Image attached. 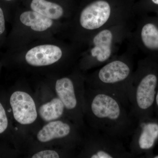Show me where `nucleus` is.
<instances>
[{"instance_id":"nucleus-1","label":"nucleus","mask_w":158,"mask_h":158,"mask_svg":"<svg viewBox=\"0 0 158 158\" xmlns=\"http://www.w3.org/2000/svg\"><path fill=\"white\" fill-rule=\"evenodd\" d=\"M135 0H90L76 9L67 37L79 47L93 34L134 19Z\"/></svg>"},{"instance_id":"nucleus-2","label":"nucleus","mask_w":158,"mask_h":158,"mask_svg":"<svg viewBox=\"0 0 158 158\" xmlns=\"http://www.w3.org/2000/svg\"><path fill=\"white\" fill-rule=\"evenodd\" d=\"M85 101V111L93 129L122 141L132 135L138 120L116 97L90 88Z\"/></svg>"},{"instance_id":"nucleus-3","label":"nucleus","mask_w":158,"mask_h":158,"mask_svg":"<svg viewBox=\"0 0 158 158\" xmlns=\"http://www.w3.org/2000/svg\"><path fill=\"white\" fill-rule=\"evenodd\" d=\"M131 20L110 26L93 34L79 47V69L98 68L117 57L123 44L129 41Z\"/></svg>"},{"instance_id":"nucleus-4","label":"nucleus","mask_w":158,"mask_h":158,"mask_svg":"<svg viewBox=\"0 0 158 158\" xmlns=\"http://www.w3.org/2000/svg\"><path fill=\"white\" fill-rule=\"evenodd\" d=\"M12 27L5 47L10 53L38 40L47 37H66L68 26L27 9L17 10L11 22Z\"/></svg>"},{"instance_id":"nucleus-5","label":"nucleus","mask_w":158,"mask_h":158,"mask_svg":"<svg viewBox=\"0 0 158 158\" xmlns=\"http://www.w3.org/2000/svg\"><path fill=\"white\" fill-rule=\"evenodd\" d=\"M134 54L130 45L127 51L85 77L90 88L112 94L130 109L128 94L135 71Z\"/></svg>"},{"instance_id":"nucleus-6","label":"nucleus","mask_w":158,"mask_h":158,"mask_svg":"<svg viewBox=\"0 0 158 158\" xmlns=\"http://www.w3.org/2000/svg\"><path fill=\"white\" fill-rule=\"evenodd\" d=\"M79 52L78 46L70 40L55 36L38 40L6 55L22 59L31 67L44 68L64 60L70 61L78 59Z\"/></svg>"},{"instance_id":"nucleus-7","label":"nucleus","mask_w":158,"mask_h":158,"mask_svg":"<svg viewBox=\"0 0 158 158\" xmlns=\"http://www.w3.org/2000/svg\"><path fill=\"white\" fill-rule=\"evenodd\" d=\"M158 83L156 73H144L141 64H138L134 71L128 94L130 111L138 121L144 119L145 113L152 107Z\"/></svg>"},{"instance_id":"nucleus-8","label":"nucleus","mask_w":158,"mask_h":158,"mask_svg":"<svg viewBox=\"0 0 158 158\" xmlns=\"http://www.w3.org/2000/svg\"><path fill=\"white\" fill-rule=\"evenodd\" d=\"M84 153L90 158H135L125 147L123 141L94 129Z\"/></svg>"},{"instance_id":"nucleus-9","label":"nucleus","mask_w":158,"mask_h":158,"mask_svg":"<svg viewBox=\"0 0 158 158\" xmlns=\"http://www.w3.org/2000/svg\"><path fill=\"white\" fill-rule=\"evenodd\" d=\"M85 80L84 76L79 69L69 76L64 77L56 81V91L59 98L62 101L66 110L77 113L81 118L82 113V95H79V90L82 89Z\"/></svg>"},{"instance_id":"nucleus-10","label":"nucleus","mask_w":158,"mask_h":158,"mask_svg":"<svg viewBox=\"0 0 158 158\" xmlns=\"http://www.w3.org/2000/svg\"><path fill=\"white\" fill-rule=\"evenodd\" d=\"M129 144L130 152L135 157L142 152L151 149L158 138V124L154 122L138 121Z\"/></svg>"},{"instance_id":"nucleus-11","label":"nucleus","mask_w":158,"mask_h":158,"mask_svg":"<svg viewBox=\"0 0 158 158\" xmlns=\"http://www.w3.org/2000/svg\"><path fill=\"white\" fill-rule=\"evenodd\" d=\"M10 103L14 118L20 124H31L37 119L35 102L28 94L22 91H15L11 94Z\"/></svg>"},{"instance_id":"nucleus-12","label":"nucleus","mask_w":158,"mask_h":158,"mask_svg":"<svg viewBox=\"0 0 158 158\" xmlns=\"http://www.w3.org/2000/svg\"><path fill=\"white\" fill-rule=\"evenodd\" d=\"M129 43L138 44L148 51H158V26L148 22L138 25L135 30L132 28Z\"/></svg>"},{"instance_id":"nucleus-13","label":"nucleus","mask_w":158,"mask_h":158,"mask_svg":"<svg viewBox=\"0 0 158 158\" xmlns=\"http://www.w3.org/2000/svg\"><path fill=\"white\" fill-rule=\"evenodd\" d=\"M73 132L71 126L62 121H52L38 132L37 138L41 142H47L57 138L71 136Z\"/></svg>"},{"instance_id":"nucleus-14","label":"nucleus","mask_w":158,"mask_h":158,"mask_svg":"<svg viewBox=\"0 0 158 158\" xmlns=\"http://www.w3.org/2000/svg\"><path fill=\"white\" fill-rule=\"evenodd\" d=\"M65 109L62 101L59 98H56L42 105L39 108V114L44 121H54L63 115Z\"/></svg>"},{"instance_id":"nucleus-15","label":"nucleus","mask_w":158,"mask_h":158,"mask_svg":"<svg viewBox=\"0 0 158 158\" xmlns=\"http://www.w3.org/2000/svg\"><path fill=\"white\" fill-rule=\"evenodd\" d=\"M8 23H10L9 15L4 7L0 6V50L5 47L7 40Z\"/></svg>"},{"instance_id":"nucleus-16","label":"nucleus","mask_w":158,"mask_h":158,"mask_svg":"<svg viewBox=\"0 0 158 158\" xmlns=\"http://www.w3.org/2000/svg\"><path fill=\"white\" fill-rule=\"evenodd\" d=\"M59 154L54 150H46L36 153L32 156V158H59Z\"/></svg>"},{"instance_id":"nucleus-17","label":"nucleus","mask_w":158,"mask_h":158,"mask_svg":"<svg viewBox=\"0 0 158 158\" xmlns=\"http://www.w3.org/2000/svg\"><path fill=\"white\" fill-rule=\"evenodd\" d=\"M8 126V120L6 111L2 105L0 103V134L6 131Z\"/></svg>"},{"instance_id":"nucleus-18","label":"nucleus","mask_w":158,"mask_h":158,"mask_svg":"<svg viewBox=\"0 0 158 158\" xmlns=\"http://www.w3.org/2000/svg\"><path fill=\"white\" fill-rule=\"evenodd\" d=\"M155 102H156V105L157 107V108H158V89L157 90L156 93Z\"/></svg>"},{"instance_id":"nucleus-19","label":"nucleus","mask_w":158,"mask_h":158,"mask_svg":"<svg viewBox=\"0 0 158 158\" xmlns=\"http://www.w3.org/2000/svg\"><path fill=\"white\" fill-rule=\"evenodd\" d=\"M152 3L156 5H158V0H151Z\"/></svg>"},{"instance_id":"nucleus-20","label":"nucleus","mask_w":158,"mask_h":158,"mask_svg":"<svg viewBox=\"0 0 158 158\" xmlns=\"http://www.w3.org/2000/svg\"><path fill=\"white\" fill-rule=\"evenodd\" d=\"M2 1H5V2H10L11 1H14V0H2Z\"/></svg>"},{"instance_id":"nucleus-21","label":"nucleus","mask_w":158,"mask_h":158,"mask_svg":"<svg viewBox=\"0 0 158 158\" xmlns=\"http://www.w3.org/2000/svg\"><path fill=\"white\" fill-rule=\"evenodd\" d=\"M154 158H158V155L155 156L154 157Z\"/></svg>"}]
</instances>
